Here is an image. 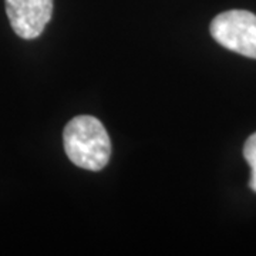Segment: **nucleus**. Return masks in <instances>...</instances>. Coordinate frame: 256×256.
I'll return each instance as SVG.
<instances>
[{
    "label": "nucleus",
    "instance_id": "3",
    "mask_svg": "<svg viewBox=\"0 0 256 256\" xmlns=\"http://www.w3.org/2000/svg\"><path fill=\"white\" fill-rule=\"evenodd\" d=\"M12 28L18 37H38L53 14V0H4Z\"/></svg>",
    "mask_w": 256,
    "mask_h": 256
},
{
    "label": "nucleus",
    "instance_id": "4",
    "mask_svg": "<svg viewBox=\"0 0 256 256\" xmlns=\"http://www.w3.org/2000/svg\"><path fill=\"white\" fill-rule=\"evenodd\" d=\"M244 156L250 166L249 186L256 192V132L246 140V142L244 146Z\"/></svg>",
    "mask_w": 256,
    "mask_h": 256
},
{
    "label": "nucleus",
    "instance_id": "1",
    "mask_svg": "<svg viewBox=\"0 0 256 256\" xmlns=\"http://www.w3.org/2000/svg\"><path fill=\"white\" fill-rule=\"evenodd\" d=\"M64 151L74 165L100 171L108 164L111 141L101 121L92 116L74 117L63 132Z\"/></svg>",
    "mask_w": 256,
    "mask_h": 256
},
{
    "label": "nucleus",
    "instance_id": "2",
    "mask_svg": "<svg viewBox=\"0 0 256 256\" xmlns=\"http://www.w3.org/2000/svg\"><path fill=\"white\" fill-rule=\"evenodd\" d=\"M210 30L220 46L256 58V14L248 10H228L212 20Z\"/></svg>",
    "mask_w": 256,
    "mask_h": 256
}]
</instances>
